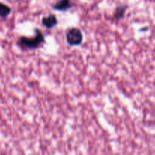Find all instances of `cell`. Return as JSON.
Instances as JSON below:
<instances>
[{"mask_svg":"<svg viewBox=\"0 0 155 155\" xmlns=\"http://www.w3.org/2000/svg\"><path fill=\"white\" fill-rule=\"evenodd\" d=\"M35 33L36 36L33 37L28 38L26 36H22L20 38L18 42V45L24 48H27L29 49H35L40 47L41 45L45 43V38L42 31L39 29H35Z\"/></svg>","mask_w":155,"mask_h":155,"instance_id":"cell-1","label":"cell"},{"mask_svg":"<svg viewBox=\"0 0 155 155\" xmlns=\"http://www.w3.org/2000/svg\"><path fill=\"white\" fill-rule=\"evenodd\" d=\"M66 41L71 46L79 45L83 42V34L78 28H71L66 34Z\"/></svg>","mask_w":155,"mask_h":155,"instance_id":"cell-2","label":"cell"},{"mask_svg":"<svg viewBox=\"0 0 155 155\" xmlns=\"http://www.w3.org/2000/svg\"><path fill=\"white\" fill-rule=\"evenodd\" d=\"M42 24L47 29H52L57 25L58 20L54 14H50L49 16L42 18Z\"/></svg>","mask_w":155,"mask_h":155,"instance_id":"cell-3","label":"cell"},{"mask_svg":"<svg viewBox=\"0 0 155 155\" xmlns=\"http://www.w3.org/2000/svg\"><path fill=\"white\" fill-rule=\"evenodd\" d=\"M71 7V4L70 0H60L53 5V8L56 11H59V12L68 11Z\"/></svg>","mask_w":155,"mask_h":155,"instance_id":"cell-4","label":"cell"},{"mask_svg":"<svg viewBox=\"0 0 155 155\" xmlns=\"http://www.w3.org/2000/svg\"><path fill=\"white\" fill-rule=\"evenodd\" d=\"M12 9L6 5L0 2V17L2 18H6L11 14Z\"/></svg>","mask_w":155,"mask_h":155,"instance_id":"cell-5","label":"cell"},{"mask_svg":"<svg viewBox=\"0 0 155 155\" xmlns=\"http://www.w3.org/2000/svg\"><path fill=\"white\" fill-rule=\"evenodd\" d=\"M127 9V6L126 5H122L119 6L116 8L115 12V15H114V17L117 19H122V18H124V15L126 14V11Z\"/></svg>","mask_w":155,"mask_h":155,"instance_id":"cell-6","label":"cell"}]
</instances>
